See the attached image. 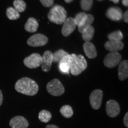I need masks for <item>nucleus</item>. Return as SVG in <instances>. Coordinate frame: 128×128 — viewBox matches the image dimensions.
<instances>
[{
    "instance_id": "f257e3e1",
    "label": "nucleus",
    "mask_w": 128,
    "mask_h": 128,
    "mask_svg": "<svg viewBox=\"0 0 128 128\" xmlns=\"http://www.w3.org/2000/svg\"><path fill=\"white\" fill-rule=\"evenodd\" d=\"M15 89L17 92L21 94L33 96L38 93L39 86L34 80L28 77H24L16 82Z\"/></svg>"
},
{
    "instance_id": "f03ea898",
    "label": "nucleus",
    "mask_w": 128,
    "mask_h": 128,
    "mask_svg": "<svg viewBox=\"0 0 128 128\" xmlns=\"http://www.w3.org/2000/svg\"><path fill=\"white\" fill-rule=\"evenodd\" d=\"M72 58L70 64V72L72 75L77 76L86 70L87 62L85 58L81 55L71 54Z\"/></svg>"
},
{
    "instance_id": "7ed1b4c3",
    "label": "nucleus",
    "mask_w": 128,
    "mask_h": 128,
    "mask_svg": "<svg viewBox=\"0 0 128 128\" xmlns=\"http://www.w3.org/2000/svg\"><path fill=\"white\" fill-rule=\"evenodd\" d=\"M48 17L52 23L62 24L67 18V12L63 7L55 5L50 10L48 14Z\"/></svg>"
},
{
    "instance_id": "20e7f679",
    "label": "nucleus",
    "mask_w": 128,
    "mask_h": 128,
    "mask_svg": "<svg viewBox=\"0 0 128 128\" xmlns=\"http://www.w3.org/2000/svg\"><path fill=\"white\" fill-rule=\"evenodd\" d=\"M46 90L50 95L60 96L65 92V88L62 82L57 78L53 79L48 83Z\"/></svg>"
},
{
    "instance_id": "39448f33",
    "label": "nucleus",
    "mask_w": 128,
    "mask_h": 128,
    "mask_svg": "<svg viewBox=\"0 0 128 128\" xmlns=\"http://www.w3.org/2000/svg\"><path fill=\"white\" fill-rule=\"evenodd\" d=\"M122 56L118 52H110L106 56L104 60V65L107 68H112L120 63Z\"/></svg>"
},
{
    "instance_id": "423d86ee",
    "label": "nucleus",
    "mask_w": 128,
    "mask_h": 128,
    "mask_svg": "<svg viewBox=\"0 0 128 128\" xmlns=\"http://www.w3.org/2000/svg\"><path fill=\"white\" fill-rule=\"evenodd\" d=\"M23 62L25 66L28 68H36L41 66L42 63V58L40 54L34 53L26 58Z\"/></svg>"
},
{
    "instance_id": "0eeeda50",
    "label": "nucleus",
    "mask_w": 128,
    "mask_h": 128,
    "mask_svg": "<svg viewBox=\"0 0 128 128\" xmlns=\"http://www.w3.org/2000/svg\"><path fill=\"white\" fill-rule=\"evenodd\" d=\"M103 92L100 89H97L92 92L90 96V103L91 106L94 110H98L100 108L103 99Z\"/></svg>"
},
{
    "instance_id": "6e6552de",
    "label": "nucleus",
    "mask_w": 128,
    "mask_h": 128,
    "mask_svg": "<svg viewBox=\"0 0 128 128\" xmlns=\"http://www.w3.org/2000/svg\"><path fill=\"white\" fill-rule=\"evenodd\" d=\"M48 42V38L45 35L40 34H36L32 36L28 40V44L32 47H39L45 45Z\"/></svg>"
},
{
    "instance_id": "1a4fd4ad",
    "label": "nucleus",
    "mask_w": 128,
    "mask_h": 128,
    "mask_svg": "<svg viewBox=\"0 0 128 128\" xmlns=\"http://www.w3.org/2000/svg\"><path fill=\"white\" fill-rule=\"evenodd\" d=\"M106 112L110 118H116L120 112L119 103L114 100H109L106 105Z\"/></svg>"
},
{
    "instance_id": "9d476101",
    "label": "nucleus",
    "mask_w": 128,
    "mask_h": 128,
    "mask_svg": "<svg viewBox=\"0 0 128 128\" xmlns=\"http://www.w3.org/2000/svg\"><path fill=\"white\" fill-rule=\"evenodd\" d=\"M62 28V34L64 36H69L76 29V25L75 23L74 19L72 17H69L63 23Z\"/></svg>"
},
{
    "instance_id": "9b49d317",
    "label": "nucleus",
    "mask_w": 128,
    "mask_h": 128,
    "mask_svg": "<svg viewBox=\"0 0 128 128\" xmlns=\"http://www.w3.org/2000/svg\"><path fill=\"white\" fill-rule=\"evenodd\" d=\"M42 58V63L41 65L42 70L44 72L49 71L53 62V54L50 50H46L44 53Z\"/></svg>"
},
{
    "instance_id": "f8f14e48",
    "label": "nucleus",
    "mask_w": 128,
    "mask_h": 128,
    "mask_svg": "<svg viewBox=\"0 0 128 128\" xmlns=\"http://www.w3.org/2000/svg\"><path fill=\"white\" fill-rule=\"evenodd\" d=\"M9 124L12 128H28L29 126L28 120L21 116L12 118L10 121Z\"/></svg>"
},
{
    "instance_id": "ddd939ff",
    "label": "nucleus",
    "mask_w": 128,
    "mask_h": 128,
    "mask_svg": "<svg viewBox=\"0 0 128 128\" xmlns=\"http://www.w3.org/2000/svg\"><path fill=\"white\" fill-rule=\"evenodd\" d=\"M122 11L119 7H110L107 10L106 16L112 21L118 22L122 18Z\"/></svg>"
},
{
    "instance_id": "4468645a",
    "label": "nucleus",
    "mask_w": 128,
    "mask_h": 128,
    "mask_svg": "<svg viewBox=\"0 0 128 128\" xmlns=\"http://www.w3.org/2000/svg\"><path fill=\"white\" fill-rule=\"evenodd\" d=\"M72 55L68 54L65 56L59 62L58 68L60 72L65 74H69L70 72V64H71Z\"/></svg>"
},
{
    "instance_id": "2eb2a0df",
    "label": "nucleus",
    "mask_w": 128,
    "mask_h": 128,
    "mask_svg": "<svg viewBox=\"0 0 128 128\" xmlns=\"http://www.w3.org/2000/svg\"><path fill=\"white\" fill-rule=\"evenodd\" d=\"M104 48L110 52H118L124 49V44L122 41L108 40L106 42Z\"/></svg>"
},
{
    "instance_id": "dca6fc26",
    "label": "nucleus",
    "mask_w": 128,
    "mask_h": 128,
    "mask_svg": "<svg viewBox=\"0 0 128 128\" xmlns=\"http://www.w3.org/2000/svg\"><path fill=\"white\" fill-rule=\"evenodd\" d=\"M83 49L85 54L90 59H94L97 56V52L95 46L90 42H85L83 44Z\"/></svg>"
},
{
    "instance_id": "f3484780",
    "label": "nucleus",
    "mask_w": 128,
    "mask_h": 128,
    "mask_svg": "<svg viewBox=\"0 0 128 128\" xmlns=\"http://www.w3.org/2000/svg\"><path fill=\"white\" fill-rule=\"evenodd\" d=\"M118 68V77L120 81L127 79L128 77V61L124 60L119 64Z\"/></svg>"
},
{
    "instance_id": "a211bd4d",
    "label": "nucleus",
    "mask_w": 128,
    "mask_h": 128,
    "mask_svg": "<svg viewBox=\"0 0 128 128\" xmlns=\"http://www.w3.org/2000/svg\"><path fill=\"white\" fill-rule=\"evenodd\" d=\"M38 28H39V23L36 18L33 17H30L24 26V29L29 33H34L36 32Z\"/></svg>"
},
{
    "instance_id": "6ab92c4d",
    "label": "nucleus",
    "mask_w": 128,
    "mask_h": 128,
    "mask_svg": "<svg viewBox=\"0 0 128 128\" xmlns=\"http://www.w3.org/2000/svg\"><path fill=\"white\" fill-rule=\"evenodd\" d=\"M94 20V17L92 14H87V17H86L84 22L80 27H78V32L82 33L84 30H86L87 28H88L90 26H92V24L93 23Z\"/></svg>"
},
{
    "instance_id": "aec40b11",
    "label": "nucleus",
    "mask_w": 128,
    "mask_h": 128,
    "mask_svg": "<svg viewBox=\"0 0 128 128\" xmlns=\"http://www.w3.org/2000/svg\"><path fill=\"white\" fill-rule=\"evenodd\" d=\"M94 34V28L92 26H90L82 33V38L86 42L92 40Z\"/></svg>"
},
{
    "instance_id": "412c9836",
    "label": "nucleus",
    "mask_w": 128,
    "mask_h": 128,
    "mask_svg": "<svg viewBox=\"0 0 128 128\" xmlns=\"http://www.w3.org/2000/svg\"><path fill=\"white\" fill-rule=\"evenodd\" d=\"M60 113L64 118H70L73 116L74 111L71 106L64 105L60 108Z\"/></svg>"
},
{
    "instance_id": "4be33fe9",
    "label": "nucleus",
    "mask_w": 128,
    "mask_h": 128,
    "mask_svg": "<svg viewBox=\"0 0 128 128\" xmlns=\"http://www.w3.org/2000/svg\"><path fill=\"white\" fill-rule=\"evenodd\" d=\"M39 120L43 123H48L50 120L52 114L50 112L46 110H42L39 112L38 116Z\"/></svg>"
},
{
    "instance_id": "5701e85b",
    "label": "nucleus",
    "mask_w": 128,
    "mask_h": 128,
    "mask_svg": "<svg viewBox=\"0 0 128 128\" xmlns=\"http://www.w3.org/2000/svg\"><path fill=\"white\" fill-rule=\"evenodd\" d=\"M8 18L11 20H16L20 18V13L13 7H8L6 11Z\"/></svg>"
},
{
    "instance_id": "b1692460",
    "label": "nucleus",
    "mask_w": 128,
    "mask_h": 128,
    "mask_svg": "<svg viewBox=\"0 0 128 128\" xmlns=\"http://www.w3.org/2000/svg\"><path fill=\"white\" fill-rule=\"evenodd\" d=\"M68 53L65 52L62 49L57 50L54 54H53V62H60L65 56L68 55Z\"/></svg>"
},
{
    "instance_id": "393cba45",
    "label": "nucleus",
    "mask_w": 128,
    "mask_h": 128,
    "mask_svg": "<svg viewBox=\"0 0 128 128\" xmlns=\"http://www.w3.org/2000/svg\"><path fill=\"white\" fill-rule=\"evenodd\" d=\"M108 38L109 40L122 41V40L124 38V35L120 30H117L108 34Z\"/></svg>"
},
{
    "instance_id": "a878e982",
    "label": "nucleus",
    "mask_w": 128,
    "mask_h": 128,
    "mask_svg": "<svg viewBox=\"0 0 128 128\" xmlns=\"http://www.w3.org/2000/svg\"><path fill=\"white\" fill-rule=\"evenodd\" d=\"M13 5L14 8L18 12H24L26 9V4L23 0H14Z\"/></svg>"
},
{
    "instance_id": "bb28decb",
    "label": "nucleus",
    "mask_w": 128,
    "mask_h": 128,
    "mask_svg": "<svg viewBox=\"0 0 128 128\" xmlns=\"http://www.w3.org/2000/svg\"><path fill=\"white\" fill-rule=\"evenodd\" d=\"M87 16V14L84 12H80L76 14V17H75V18H74V19L75 23H76V26L80 27L82 24L84 20H86Z\"/></svg>"
},
{
    "instance_id": "cd10ccee",
    "label": "nucleus",
    "mask_w": 128,
    "mask_h": 128,
    "mask_svg": "<svg viewBox=\"0 0 128 128\" xmlns=\"http://www.w3.org/2000/svg\"><path fill=\"white\" fill-rule=\"evenodd\" d=\"M92 4H93V0H81L80 1L81 8L86 12L90 10L92 6Z\"/></svg>"
},
{
    "instance_id": "c85d7f7f",
    "label": "nucleus",
    "mask_w": 128,
    "mask_h": 128,
    "mask_svg": "<svg viewBox=\"0 0 128 128\" xmlns=\"http://www.w3.org/2000/svg\"><path fill=\"white\" fill-rule=\"evenodd\" d=\"M42 4L45 7H52L54 4V0H39Z\"/></svg>"
},
{
    "instance_id": "c756f323",
    "label": "nucleus",
    "mask_w": 128,
    "mask_h": 128,
    "mask_svg": "<svg viewBox=\"0 0 128 128\" xmlns=\"http://www.w3.org/2000/svg\"><path fill=\"white\" fill-rule=\"evenodd\" d=\"M124 126H125L126 128H128V112L126 113L124 116Z\"/></svg>"
},
{
    "instance_id": "7c9ffc66",
    "label": "nucleus",
    "mask_w": 128,
    "mask_h": 128,
    "mask_svg": "<svg viewBox=\"0 0 128 128\" xmlns=\"http://www.w3.org/2000/svg\"><path fill=\"white\" fill-rule=\"evenodd\" d=\"M128 11L126 10L125 12H124V15H122V18L124 19V22H125V23H128Z\"/></svg>"
},
{
    "instance_id": "2f4dec72",
    "label": "nucleus",
    "mask_w": 128,
    "mask_h": 128,
    "mask_svg": "<svg viewBox=\"0 0 128 128\" xmlns=\"http://www.w3.org/2000/svg\"><path fill=\"white\" fill-rule=\"evenodd\" d=\"M45 128H60L58 126L56 125H55V124H48L47 126H46Z\"/></svg>"
},
{
    "instance_id": "473e14b6",
    "label": "nucleus",
    "mask_w": 128,
    "mask_h": 128,
    "mask_svg": "<svg viewBox=\"0 0 128 128\" xmlns=\"http://www.w3.org/2000/svg\"><path fill=\"white\" fill-rule=\"evenodd\" d=\"M3 102V95L1 90H0V106L2 104Z\"/></svg>"
},
{
    "instance_id": "72a5a7b5",
    "label": "nucleus",
    "mask_w": 128,
    "mask_h": 128,
    "mask_svg": "<svg viewBox=\"0 0 128 128\" xmlns=\"http://www.w3.org/2000/svg\"><path fill=\"white\" fill-rule=\"evenodd\" d=\"M122 4L124 5L125 7H128V0H122Z\"/></svg>"
},
{
    "instance_id": "f704fd0d",
    "label": "nucleus",
    "mask_w": 128,
    "mask_h": 128,
    "mask_svg": "<svg viewBox=\"0 0 128 128\" xmlns=\"http://www.w3.org/2000/svg\"><path fill=\"white\" fill-rule=\"evenodd\" d=\"M109 1H113V2H114V4H118V3L119 2V1H120V0H109Z\"/></svg>"
},
{
    "instance_id": "c9c22d12",
    "label": "nucleus",
    "mask_w": 128,
    "mask_h": 128,
    "mask_svg": "<svg viewBox=\"0 0 128 128\" xmlns=\"http://www.w3.org/2000/svg\"><path fill=\"white\" fill-rule=\"evenodd\" d=\"M73 0H65V1L66 3H70V2H71Z\"/></svg>"
},
{
    "instance_id": "e433bc0d",
    "label": "nucleus",
    "mask_w": 128,
    "mask_h": 128,
    "mask_svg": "<svg viewBox=\"0 0 128 128\" xmlns=\"http://www.w3.org/2000/svg\"><path fill=\"white\" fill-rule=\"evenodd\" d=\"M97 1H103V0H97Z\"/></svg>"
}]
</instances>
